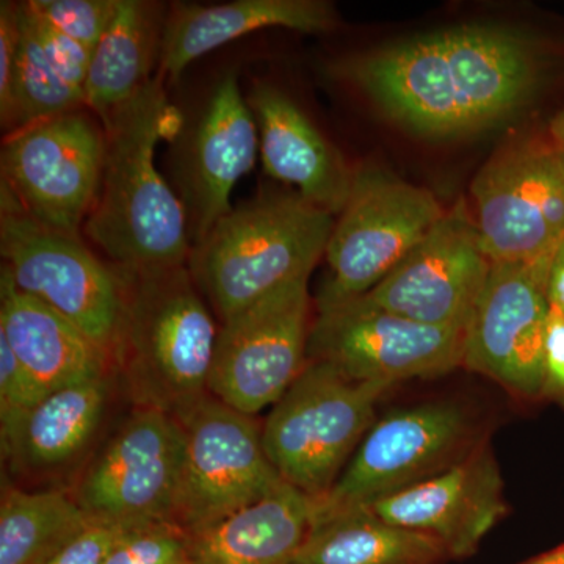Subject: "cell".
<instances>
[{
    "mask_svg": "<svg viewBox=\"0 0 564 564\" xmlns=\"http://www.w3.org/2000/svg\"><path fill=\"white\" fill-rule=\"evenodd\" d=\"M111 375L44 397L6 432L3 463L17 474L57 473L76 462L101 429L110 402Z\"/></svg>",
    "mask_w": 564,
    "mask_h": 564,
    "instance_id": "7402d4cb",
    "label": "cell"
},
{
    "mask_svg": "<svg viewBox=\"0 0 564 564\" xmlns=\"http://www.w3.org/2000/svg\"><path fill=\"white\" fill-rule=\"evenodd\" d=\"M106 132L77 109L10 133L2 148V187L47 228L80 236L101 187Z\"/></svg>",
    "mask_w": 564,
    "mask_h": 564,
    "instance_id": "8fae6325",
    "label": "cell"
},
{
    "mask_svg": "<svg viewBox=\"0 0 564 564\" xmlns=\"http://www.w3.org/2000/svg\"><path fill=\"white\" fill-rule=\"evenodd\" d=\"M192 132L181 187L193 248L232 210L234 187L251 172L261 150L258 122L236 74L218 82Z\"/></svg>",
    "mask_w": 564,
    "mask_h": 564,
    "instance_id": "ac0fdd59",
    "label": "cell"
},
{
    "mask_svg": "<svg viewBox=\"0 0 564 564\" xmlns=\"http://www.w3.org/2000/svg\"><path fill=\"white\" fill-rule=\"evenodd\" d=\"M551 258L492 262L464 336L463 367L522 399H543Z\"/></svg>",
    "mask_w": 564,
    "mask_h": 564,
    "instance_id": "9a60e30c",
    "label": "cell"
},
{
    "mask_svg": "<svg viewBox=\"0 0 564 564\" xmlns=\"http://www.w3.org/2000/svg\"><path fill=\"white\" fill-rule=\"evenodd\" d=\"M445 556L440 541L389 524L367 508L326 510L313 502L293 564H436Z\"/></svg>",
    "mask_w": 564,
    "mask_h": 564,
    "instance_id": "cb8c5ba5",
    "label": "cell"
},
{
    "mask_svg": "<svg viewBox=\"0 0 564 564\" xmlns=\"http://www.w3.org/2000/svg\"><path fill=\"white\" fill-rule=\"evenodd\" d=\"M311 274L285 282L218 323L209 393L240 413L273 406L307 364Z\"/></svg>",
    "mask_w": 564,
    "mask_h": 564,
    "instance_id": "9c48e42d",
    "label": "cell"
},
{
    "mask_svg": "<svg viewBox=\"0 0 564 564\" xmlns=\"http://www.w3.org/2000/svg\"><path fill=\"white\" fill-rule=\"evenodd\" d=\"M464 336L466 329L425 325L358 296L317 310L307 356L355 380L393 386L463 366Z\"/></svg>",
    "mask_w": 564,
    "mask_h": 564,
    "instance_id": "5bb4252c",
    "label": "cell"
},
{
    "mask_svg": "<svg viewBox=\"0 0 564 564\" xmlns=\"http://www.w3.org/2000/svg\"><path fill=\"white\" fill-rule=\"evenodd\" d=\"M0 336L47 393L111 375L109 352L74 323L25 295L2 267Z\"/></svg>",
    "mask_w": 564,
    "mask_h": 564,
    "instance_id": "44dd1931",
    "label": "cell"
},
{
    "mask_svg": "<svg viewBox=\"0 0 564 564\" xmlns=\"http://www.w3.org/2000/svg\"><path fill=\"white\" fill-rule=\"evenodd\" d=\"M21 6L33 33H35L43 50L50 55L51 61L61 69V73L69 84L76 85V87L84 90L88 68H90L91 52L77 43V41L69 39L68 35L58 31V29H55L44 18H41L32 9L31 3L21 2Z\"/></svg>",
    "mask_w": 564,
    "mask_h": 564,
    "instance_id": "4dcf8cb0",
    "label": "cell"
},
{
    "mask_svg": "<svg viewBox=\"0 0 564 564\" xmlns=\"http://www.w3.org/2000/svg\"><path fill=\"white\" fill-rule=\"evenodd\" d=\"M336 10L323 0H236L220 6H177L163 28L159 73L176 82L192 62L229 41L269 28L332 32Z\"/></svg>",
    "mask_w": 564,
    "mask_h": 564,
    "instance_id": "ffe728a7",
    "label": "cell"
},
{
    "mask_svg": "<svg viewBox=\"0 0 564 564\" xmlns=\"http://www.w3.org/2000/svg\"><path fill=\"white\" fill-rule=\"evenodd\" d=\"M547 57L525 33L464 24L345 57L332 70L408 131L451 139L486 131L529 106Z\"/></svg>",
    "mask_w": 564,
    "mask_h": 564,
    "instance_id": "6da1fadb",
    "label": "cell"
},
{
    "mask_svg": "<svg viewBox=\"0 0 564 564\" xmlns=\"http://www.w3.org/2000/svg\"><path fill=\"white\" fill-rule=\"evenodd\" d=\"M104 564H191V534L170 521L133 527Z\"/></svg>",
    "mask_w": 564,
    "mask_h": 564,
    "instance_id": "83f0119b",
    "label": "cell"
},
{
    "mask_svg": "<svg viewBox=\"0 0 564 564\" xmlns=\"http://www.w3.org/2000/svg\"><path fill=\"white\" fill-rule=\"evenodd\" d=\"M543 399L564 410V314L555 307L545 329Z\"/></svg>",
    "mask_w": 564,
    "mask_h": 564,
    "instance_id": "836d02e7",
    "label": "cell"
},
{
    "mask_svg": "<svg viewBox=\"0 0 564 564\" xmlns=\"http://www.w3.org/2000/svg\"><path fill=\"white\" fill-rule=\"evenodd\" d=\"M185 434V470L174 522L202 532L265 499L285 481L267 456L262 425L212 397L177 417Z\"/></svg>",
    "mask_w": 564,
    "mask_h": 564,
    "instance_id": "4fadbf2b",
    "label": "cell"
},
{
    "mask_svg": "<svg viewBox=\"0 0 564 564\" xmlns=\"http://www.w3.org/2000/svg\"><path fill=\"white\" fill-rule=\"evenodd\" d=\"M185 434L173 415L133 411L85 467L73 497L93 521L174 522L184 484Z\"/></svg>",
    "mask_w": 564,
    "mask_h": 564,
    "instance_id": "30bf717a",
    "label": "cell"
},
{
    "mask_svg": "<svg viewBox=\"0 0 564 564\" xmlns=\"http://www.w3.org/2000/svg\"><path fill=\"white\" fill-rule=\"evenodd\" d=\"M165 82L155 74L101 121V187L85 232L122 273L172 269L191 259L187 210L155 166L159 141L181 126L166 98Z\"/></svg>",
    "mask_w": 564,
    "mask_h": 564,
    "instance_id": "7a4b0ae2",
    "label": "cell"
},
{
    "mask_svg": "<svg viewBox=\"0 0 564 564\" xmlns=\"http://www.w3.org/2000/svg\"><path fill=\"white\" fill-rule=\"evenodd\" d=\"M18 50L14 65L10 128L20 131L35 122L85 107L82 88L69 84L51 61L17 2Z\"/></svg>",
    "mask_w": 564,
    "mask_h": 564,
    "instance_id": "4316f807",
    "label": "cell"
},
{
    "mask_svg": "<svg viewBox=\"0 0 564 564\" xmlns=\"http://www.w3.org/2000/svg\"><path fill=\"white\" fill-rule=\"evenodd\" d=\"M547 135L564 152V107L556 111L555 117L549 122Z\"/></svg>",
    "mask_w": 564,
    "mask_h": 564,
    "instance_id": "d590c367",
    "label": "cell"
},
{
    "mask_svg": "<svg viewBox=\"0 0 564 564\" xmlns=\"http://www.w3.org/2000/svg\"><path fill=\"white\" fill-rule=\"evenodd\" d=\"M163 28L158 3L118 0L109 28L93 51L84 87L85 107L98 115L99 121L152 79Z\"/></svg>",
    "mask_w": 564,
    "mask_h": 564,
    "instance_id": "d4e9b609",
    "label": "cell"
},
{
    "mask_svg": "<svg viewBox=\"0 0 564 564\" xmlns=\"http://www.w3.org/2000/svg\"><path fill=\"white\" fill-rule=\"evenodd\" d=\"M0 207L2 267L14 285L74 323L109 352L115 366L128 295L126 274L96 258L80 236L41 225L6 187Z\"/></svg>",
    "mask_w": 564,
    "mask_h": 564,
    "instance_id": "8992f818",
    "label": "cell"
},
{
    "mask_svg": "<svg viewBox=\"0 0 564 564\" xmlns=\"http://www.w3.org/2000/svg\"><path fill=\"white\" fill-rule=\"evenodd\" d=\"M389 388L310 359L262 425L263 448L282 480L313 500L332 491Z\"/></svg>",
    "mask_w": 564,
    "mask_h": 564,
    "instance_id": "5b68a950",
    "label": "cell"
},
{
    "mask_svg": "<svg viewBox=\"0 0 564 564\" xmlns=\"http://www.w3.org/2000/svg\"><path fill=\"white\" fill-rule=\"evenodd\" d=\"M259 135L263 169L295 185L306 202L339 215L350 196L355 170L303 110L280 88L258 84L248 96Z\"/></svg>",
    "mask_w": 564,
    "mask_h": 564,
    "instance_id": "d6986e66",
    "label": "cell"
},
{
    "mask_svg": "<svg viewBox=\"0 0 564 564\" xmlns=\"http://www.w3.org/2000/svg\"><path fill=\"white\" fill-rule=\"evenodd\" d=\"M547 299L551 307L564 314V240L549 262Z\"/></svg>",
    "mask_w": 564,
    "mask_h": 564,
    "instance_id": "e575fe53",
    "label": "cell"
},
{
    "mask_svg": "<svg viewBox=\"0 0 564 564\" xmlns=\"http://www.w3.org/2000/svg\"><path fill=\"white\" fill-rule=\"evenodd\" d=\"M481 443L459 403L392 411L373 423L332 491L313 502L326 510L367 507L443 473Z\"/></svg>",
    "mask_w": 564,
    "mask_h": 564,
    "instance_id": "7c38bea8",
    "label": "cell"
},
{
    "mask_svg": "<svg viewBox=\"0 0 564 564\" xmlns=\"http://www.w3.org/2000/svg\"><path fill=\"white\" fill-rule=\"evenodd\" d=\"M313 499L284 484L265 499L191 534V564H293Z\"/></svg>",
    "mask_w": 564,
    "mask_h": 564,
    "instance_id": "603a6c76",
    "label": "cell"
},
{
    "mask_svg": "<svg viewBox=\"0 0 564 564\" xmlns=\"http://www.w3.org/2000/svg\"><path fill=\"white\" fill-rule=\"evenodd\" d=\"M137 525L141 524L91 521L43 564H104L118 541Z\"/></svg>",
    "mask_w": 564,
    "mask_h": 564,
    "instance_id": "1f68e13d",
    "label": "cell"
},
{
    "mask_svg": "<svg viewBox=\"0 0 564 564\" xmlns=\"http://www.w3.org/2000/svg\"><path fill=\"white\" fill-rule=\"evenodd\" d=\"M470 192L491 262H536L563 242L564 152L551 137L505 147L478 172Z\"/></svg>",
    "mask_w": 564,
    "mask_h": 564,
    "instance_id": "ba28073f",
    "label": "cell"
},
{
    "mask_svg": "<svg viewBox=\"0 0 564 564\" xmlns=\"http://www.w3.org/2000/svg\"><path fill=\"white\" fill-rule=\"evenodd\" d=\"M445 210L426 188L415 187L388 170H355L350 196L334 221L326 247L328 281L315 306L358 299L372 291L422 242Z\"/></svg>",
    "mask_w": 564,
    "mask_h": 564,
    "instance_id": "52a82bcc",
    "label": "cell"
},
{
    "mask_svg": "<svg viewBox=\"0 0 564 564\" xmlns=\"http://www.w3.org/2000/svg\"><path fill=\"white\" fill-rule=\"evenodd\" d=\"M364 508L389 524L429 534L456 558L473 555L508 513L499 464L485 441L443 473Z\"/></svg>",
    "mask_w": 564,
    "mask_h": 564,
    "instance_id": "e0dca14e",
    "label": "cell"
},
{
    "mask_svg": "<svg viewBox=\"0 0 564 564\" xmlns=\"http://www.w3.org/2000/svg\"><path fill=\"white\" fill-rule=\"evenodd\" d=\"M334 221L300 193L269 192L215 223L192 248L187 265L218 323L285 282L313 273Z\"/></svg>",
    "mask_w": 564,
    "mask_h": 564,
    "instance_id": "277c9868",
    "label": "cell"
},
{
    "mask_svg": "<svg viewBox=\"0 0 564 564\" xmlns=\"http://www.w3.org/2000/svg\"><path fill=\"white\" fill-rule=\"evenodd\" d=\"M29 3L41 18L93 54L109 28L118 0H29Z\"/></svg>",
    "mask_w": 564,
    "mask_h": 564,
    "instance_id": "f1b7e54d",
    "label": "cell"
},
{
    "mask_svg": "<svg viewBox=\"0 0 564 564\" xmlns=\"http://www.w3.org/2000/svg\"><path fill=\"white\" fill-rule=\"evenodd\" d=\"M491 267L477 221L459 199L429 236L362 296L411 321L466 329Z\"/></svg>",
    "mask_w": 564,
    "mask_h": 564,
    "instance_id": "2e32d148",
    "label": "cell"
},
{
    "mask_svg": "<svg viewBox=\"0 0 564 564\" xmlns=\"http://www.w3.org/2000/svg\"><path fill=\"white\" fill-rule=\"evenodd\" d=\"M46 395L50 393L33 380L0 336V432L9 430Z\"/></svg>",
    "mask_w": 564,
    "mask_h": 564,
    "instance_id": "f546056e",
    "label": "cell"
},
{
    "mask_svg": "<svg viewBox=\"0 0 564 564\" xmlns=\"http://www.w3.org/2000/svg\"><path fill=\"white\" fill-rule=\"evenodd\" d=\"M91 521L73 494L3 485L0 564H43Z\"/></svg>",
    "mask_w": 564,
    "mask_h": 564,
    "instance_id": "484cf974",
    "label": "cell"
},
{
    "mask_svg": "<svg viewBox=\"0 0 564 564\" xmlns=\"http://www.w3.org/2000/svg\"><path fill=\"white\" fill-rule=\"evenodd\" d=\"M124 274L128 295L115 367L133 406L181 417L209 395L220 325L188 265Z\"/></svg>",
    "mask_w": 564,
    "mask_h": 564,
    "instance_id": "3957f363",
    "label": "cell"
},
{
    "mask_svg": "<svg viewBox=\"0 0 564 564\" xmlns=\"http://www.w3.org/2000/svg\"><path fill=\"white\" fill-rule=\"evenodd\" d=\"M522 564H564V543Z\"/></svg>",
    "mask_w": 564,
    "mask_h": 564,
    "instance_id": "8d00e7d4",
    "label": "cell"
},
{
    "mask_svg": "<svg viewBox=\"0 0 564 564\" xmlns=\"http://www.w3.org/2000/svg\"><path fill=\"white\" fill-rule=\"evenodd\" d=\"M18 50L17 2L0 3V120L9 129Z\"/></svg>",
    "mask_w": 564,
    "mask_h": 564,
    "instance_id": "d6a6232c",
    "label": "cell"
}]
</instances>
